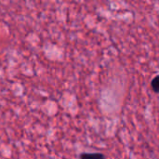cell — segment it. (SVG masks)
<instances>
[{"label":"cell","instance_id":"cell-1","mask_svg":"<svg viewBox=\"0 0 159 159\" xmlns=\"http://www.w3.org/2000/svg\"><path fill=\"white\" fill-rule=\"evenodd\" d=\"M79 157L80 159H106L102 153H83Z\"/></svg>","mask_w":159,"mask_h":159},{"label":"cell","instance_id":"cell-2","mask_svg":"<svg viewBox=\"0 0 159 159\" xmlns=\"http://www.w3.org/2000/svg\"><path fill=\"white\" fill-rule=\"evenodd\" d=\"M151 89L155 93H159V75L155 76L151 81Z\"/></svg>","mask_w":159,"mask_h":159}]
</instances>
